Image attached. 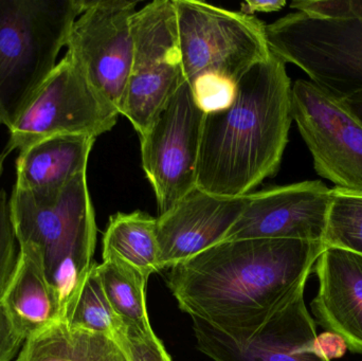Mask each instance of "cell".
<instances>
[{"mask_svg":"<svg viewBox=\"0 0 362 361\" xmlns=\"http://www.w3.org/2000/svg\"><path fill=\"white\" fill-rule=\"evenodd\" d=\"M270 51L339 99L362 90V21L291 13L266 25Z\"/></svg>","mask_w":362,"mask_h":361,"instance_id":"8992f818","label":"cell"},{"mask_svg":"<svg viewBox=\"0 0 362 361\" xmlns=\"http://www.w3.org/2000/svg\"><path fill=\"white\" fill-rule=\"evenodd\" d=\"M97 269L104 292L124 326L141 334L154 332L146 307L148 278L115 256L104 258Z\"/></svg>","mask_w":362,"mask_h":361,"instance_id":"ffe728a7","label":"cell"},{"mask_svg":"<svg viewBox=\"0 0 362 361\" xmlns=\"http://www.w3.org/2000/svg\"><path fill=\"white\" fill-rule=\"evenodd\" d=\"M291 87L286 64L272 52L240 78L229 107L206 114L198 189L246 196L278 173L293 122Z\"/></svg>","mask_w":362,"mask_h":361,"instance_id":"7a4b0ae2","label":"cell"},{"mask_svg":"<svg viewBox=\"0 0 362 361\" xmlns=\"http://www.w3.org/2000/svg\"><path fill=\"white\" fill-rule=\"evenodd\" d=\"M16 361H127L117 341L62 320L23 343Z\"/></svg>","mask_w":362,"mask_h":361,"instance_id":"ac0fdd59","label":"cell"},{"mask_svg":"<svg viewBox=\"0 0 362 361\" xmlns=\"http://www.w3.org/2000/svg\"><path fill=\"white\" fill-rule=\"evenodd\" d=\"M118 343L127 361H172L165 345L154 332L141 334L127 328Z\"/></svg>","mask_w":362,"mask_h":361,"instance_id":"cb8c5ba5","label":"cell"},{"mask_svg":"<svg viewBox=\"0 0 362 361\" xmlns=\"http://www.w3.org/2000/svg\"><path fill=\"white\" fill-rule=\"evenodd\" d=\"M8 201L19 251L44 273L59 296L64 317L95 263L98 228L87 172L49 196L13 188Z\"/></svg>","mask_w":362,"mask_h":361,"instance_id":"3957f363","label":"cell"},{"mask_svg":"<svg viewBox=\"0 0 362 361\" xmlns=\"http://www.w3.org/2000/svg\"><path fill=\"white\" fill-rule=\"evenodd\" d=\"M25 341L0 302V361L12 360Z\"/></svg>","mask_w":362,"mask_h":361,"instance_id":"d4e9b609","label":"cell"},{"mask_svg":"<svg viewBox=\"0 0 362 361\" xmlns=\"http://www.w3.org/2000/svg\"><path fill=\"white\" fill-rule=\"evenodd\" d=\"M95 138L55 136L19 152L13 188L37 196L59 193L76 175L87 172Z\"/></svg>","mask_w":362,"mask_h":361,"instance_id":"2e32d148","label":"cell"},{"mask_svg":"<svg viewBox=\"0 0 362 361\" xmlns=\"http://www.w3.org/2000/svg\"><path fill=\"white\" fill-rule=\"evenodd\" d=\"M206 112L185 81L140 136L142 167L159 215L197 188L198 159Z\"/></svg>","mask_w":362,"mask_h":361,"instance_id":"9c48e42d","label":"cell"},{"mask_svg":"<svg viewBox=\"0 0 362 361\" xmlns=\"http://www.w3.org/2000/svg\"><path fill=\"white\" fill-rule=\"evenodd\" d=\"M86 0H0V125L16 122L57 67Z\"/></svg>","mask_w":362,"mask_h":361,"instance_id":"277c9868","label":"cell"},{"mask_svg":"<svg viewBox=\"0 0 362 361\" xmlns=\"http://www.w3.org/2000/svg\"><path fill=\"white\" fill-rule=\"evenodd\" d=\"M322 243L362 256V192L332 189Z\"/></svg>","mask_w":362,"mask_h":361,"instance_id":"7402d4cb","label":"cell"},{"mask_svg":"<svg viewBox=\"0 0 362 361\" xmlns=\"http://www.w3.org/2000/svg\"><path fill=\"white\" fill-rule=\"evenodd\" d=\"M346 107L356 117L357 120L362 124V90L352 93L349 97L341 99Z\"/></svg>","mask_w":362,"mask_h":361,"instance_id":"83f0119b","label":"cell"},{"mask_svg":"<svg viewBox=\"0 0 362 361\" xmlns=\"http://www.w3.org/2000/svg\"><path fill=\"white\" fill-rule=\"evenodd\" d=\"M133 61L121 114L142 136L185 82L174 0H156L132 19Z\"/></svg>","mask_w":362,"mask_h":361,"instance_id":"52a82bcc","label":"cell"},{"mask_svg":"<svg viewBox=\"0 0 362 361\" xmlns=\"http://www.w3.org/2000/svg\"><path fill=\"white\" fill-rule=\"evenodd\" d=\"M119 114L66 53L8 129L10 137L4 153L21 152L55 136L97 139L116 125Z\"/></svg>","mask_w":362,"mask_h":361,"instance_id":"ba28073f","label":"cell"},{"mask_svg":"<svg viewBox=\"0 0 362 361\" xmlns=\"http://www.w3.org/2000/svg\"><path fill=\"white\" fill-rule=\"evenodd\" d=\"M16 235L11 218L10 201L6 191L0 189V297L12 277L18 261Z\"/></svg>","mask_w":362,"mask_h":361,"instance_id":"603a6c76","label":"cell"},{"mask_svg":"<svg viewBox=\"0 0 362 361\" xmlns=\"http://www.w3.org/2000/svg\"><path fill=\"white\" fill-rule=\"evenodd\" d=\"M318 292L310 303L317 324L362 355V256L327 247L315 263Z\"/></svg>","mask_w":362,"mask_h":361,"instance_id":"9a60e30c","label":"cell"},{"mask_svg":"<svg viewBox=\"0 0 362 361\" xmlns=\"http://www.w3.org/2000/svg\"><path fill=\"white\" fill-rule=\"evenodd\" d=\"M240 197L213 195L196 188L157 218L161 269L171 268L225 241L249 203Z\"/></svg>","mask_w":362,"mask_h":361,"instance_id":"5bb4252c","label":"cell"},{"mask_svg":"<svg viewBox=\"0 0 362 361\" xmlns=\"http://www.w3.org/2000/svg\"><path fill=\"white\" fill-rule=\"evenodd\" d=\"M332 189L308 180L251 193L225 241L270 239L323 242Z\"/></svg>","mask_w":362,"mask_h":361,"instance_id":"7c38bea8","label":"cell"},{"mask_svg":"<svg viewBox=\"0 0 362 361\" xmlns=\"http://www.w3.org/2000/svg\"><path fill=\"white\" fill-rule=\"evenodd\" d=\"M174 4L187 83L202 78L238 83L272 55L266 25L252 15L194 0H174Z\"/></svg>","mask_w":362,"mask_h":361,"instance_id":"5b68a950","label":"cell"},{"mask_svg":"<svg viewBox=\"0 0 362 361\" xmlns=\"http://www.w3.org/2000/svg\"><path fill=\"white\" fill-rule=\"evenodd\" d=\"M351 18L359 19L362 21V0H349Z\"/></svg>","mask_w":362,"mask_h":361,"instance_id":"f1b7e54d","label":"cell"},{"mask_svg":"<svg viewBox=\"0 0 362 361\" xmlns=\"http://www.w3.org/2000/svg\"><path fill=\"white\" fill-rule=\"evenodd\" d=\"M325 249L299 239L223 241L171 267L167 283L192 319L245 343L306 286Z\"/></svg>","mask_w":362,"mask_h":361,"instance_id":"6da1fadb","label":"cell"},{"mask_svg":"<svg viewBox=\"0 0 362 361\" xmlns=\"http://www.w3.org/2000/svg\"><path fill=\"white\" fill-rule=\"evenodd\" d=\"M137 4L86 0L66 46L91 86L120 114L133 61L132 19Z\"/></svg>","mask_w":362,"mask_h":361,"instance_id":"8fae6325","label":"cell"},{"mask_svg":"<svg viewBox=\"0 0 362 361\" xmlns=\"http://www.w3.org/2000/svg\"><path fill=\"white\" fill-rule=\"evenodd\" d=\"M304 292L305 286L245 343H235L204 322L192 319L198 349L213 361H329L315 349L318 334Z\"/></svg>","mask_w":362,"mask_h":361,"instance_id":"4fadbf2b","label":"cell"},{"mask_svg":"<svg viewBox=\"0 0 362 361\" xmlns=\"http://www.w3.org/2000/svg\"><path fill=\"white\" fill-rule=\"evenodd\" d=\"M285 0H249L240 4V12L246 15L253 13L278 12L286 6Z\"/></svg>","mask_w":362,"mask_h":361,"instance_id":"4316f807","label":"cell"},{"mask_svg":"<svg viewBox=\"0 0 362 361\" xmlns=\"http://www.w3.org/2000/svg\"><path fill=\"white\" fill-rule=\"evenodd\" d=\"M315 349L318 355L329 361L344 357L349 350L344 339L329 331L317 335Z\"/></svg>","mask_w":362,"mask_h":361,"instance_id":"484cf974","label":"cell"},{"mask_svg":"<svg viewBox=\"0 0 362 361\" xmlns=\"http://www.w3.org/2000/svg\"><path fill=\"white\" fill-rule=\"evenodd\" d=\"M102 256H115L150 278L161 271L157 218L142 211L110 216L103 237Z\"/></svg>","mask_w":362,"mask_h":361,"instance_id":"d6986e66","label":"cell"},{"mask_svg":"<svg viewBox=\"0 0 362 361\" xmlns=\"http://www.w3.org/2000/svg\"><path fill=\"white\" fill-rule=\"evenodd\" d=\"M6 155L4 153H2L0 155V179H1L2 173H4V159H6Z\"/></svg>","mask_w":362,"mask_h":361,"instance_id":"f546056e","label":"cell"},{"mask_svg":"<svg viewBox=\"0 0 362 361\" xmlns=\"http://www.w3.org/2000/svg\"><path fill=\"white\" fill-rule=\"evenodd\" d=\"M291 116L320 177L362 192V124L341 99L312 81L291 87Z\"/></svg>","mask_w":362,"mask_h":361,"instance_id":"30bf717a","label":"cell"},{"mask_svg":"<svg viewBox=\"0 0 362 361\" xmlns=\"http://www.w3.org/2000/svg\"><path fill=\"white\" fill-rule=\"evenodd\" d=\"M0 302L25 341L63 320L57 292L37 265L21 251Z\"/></svg>","mask_w":362,"mask_h":361,"instance_id":"e0dca14e","label":"cell"},{"mask_svg":"<svg viewBox=\"0 0 362 361\" xmlns=\"http://www.w3.org/2000/svg\"><path fill=\"white\" fill-rule=\"evenodd\" d=\"M93 263L76 296L68 305L63 321L71 328L103 335L118 343L127 331L104 292L101 279Z\"/></svg>","mask_w":362,"mask_h":361,"instance_id":"44dd1931","label":"cell"}]
</instances>
